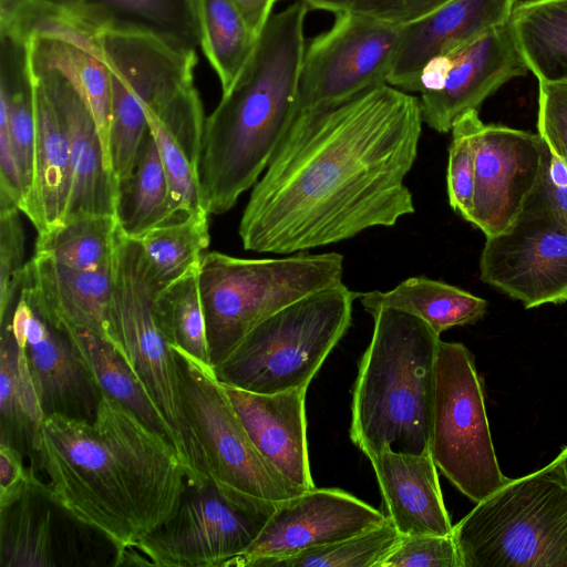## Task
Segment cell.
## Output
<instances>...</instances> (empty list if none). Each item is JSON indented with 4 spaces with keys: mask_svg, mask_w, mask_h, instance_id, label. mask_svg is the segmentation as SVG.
Segmentation results:
<instances>
[{
    "mask_svg": "<svg viewBox=\"0 0 567 567\" xmlns=\"http://www.w3.org/2000/svg\"><path fill=\"white\" fill-rule=\"evenodd\" d=\"M221 385L260 454L292 484L303 491L315 488L307 440V389L261 394Z\"/></svg>",
    "mask_w": 567,
    "mask_h": 567,
    "instance_id": "cell-22",
    "label": "cell"
},
{
    "mask_svg": "<svg viewBox=\"0 0 567 567\" xmlns=\"http://www.w3.org/2000/svg\"><path fill=\"white\" fill-rule=\"evenodd\" d=\"M101 45L111 74L110 156L118 187L132 174L150 131L145 110L194 82L198 58L197 52L135 32H103Z\"/></svg>",
    "mask_w": 567,
    "mask_h": 567,
    "instance_id": "cell-11",
    "label": "cell"
},
{
    "mask_svg": "<svg viewBox=\"0 0 567 567\" xmlns=\"http://www.w3.org/2000/svg\"><path fill=\"white\" fill-rule=\"evenodd\" d=\"M31 450L51 502L105 537L116 563L175 514L190 485L171 441L104 393L93 421L47 415Z\"/></svg>",
    "mask_w": 567,
    "mask_h": 567,
    "instance_id": "cell-2",
    "label": "cell"
},
{
    "mask_svg": "<svg viewBox=\"0 0 567 567\" xmlns=\"http://www.w3.org/2000/svg\"><path fill=\"white\" fill-rule=\"evenodd\" d=\"M66 337L97 393L122 403L171 441L167 425L117 349L90 331H73Z\"/></svg>",
    "mask_w": 567,
    "mask_h": 567,
    "instance_id": "cell-30",
    "label": "cell"
},
{
    "mask_svg": "<svg viewBox=\"0 0 567 567\" xmlns=\"http://www.w3.org/2000/svg\"><path fill=\"white\" fill-rule=\"evenodd\" d=\"M179 365L185 412L202 451L208 480L228 501L265 508L305 492L258 451L215 369L173 347Z\"/></svg>",
    "mask_w": 567,
    "mask_h": 567,
    "instance_id": "cell-9",
    "label": "cell"
},
{
    "mask_svg": "<svg viewBox=\"0 0 567 567\" xmlns=\"http://www.w3.org/2000/svg\"><path fill=\"white\" fill-rule=\"evenodd\" d=\"M33 79L52 100L69 140L72 186L63 221L89 215L115 216L116 182L106 166L97 126L85 99L56 71Z\"/></svg>",
    "mask_w": 567,
    "mask_h": 567,
    "instance_id": "cell-21",
    "label": "cell"
},
{
    "mask_svg": "<svg viewBox=\"0 0 567 567\" xmlns=\"http://www.w3.org/2000/svg\"><path fill=\"white\" fill-rule=\"evenodd\" d=\"M420 100L382 83L299 111L239 223L246 250L290 255L414 213L404 181L422 134Z\"/></svg>",
    "mask_w": 567,
    "mask_h": 567,
    "instance_id": "cell-1",
    "label": "cell"
},
{
    "mask_svg": "<svg viewBox=\"0 0 567 567\" xmlns=\"http://www.w3.org/2000/svg\"><path fill=\"white\" fill-rule=\"evenodd\" d=\"M557 457L559 458L567 475V446L560 452V454Z\"/></svg>",
    "mask_w": 567,
    "mask_h": 567,
    "instance_id": "cell-47",
    "label": "cell"
},
{
    "mask_svg": "<svg viewBox=\"0 0 567 567\" xmlns=\"http://www.w3.org/2000/svg\"><path fill=\"white\" fill-rule=\"evenodd\" d=\"M528 71L508 21L426 64L419 90L423 123L450 132L461 116Z\"/></svg>",
    "mask_w": 567,
    "mask_h": 567,
    "instance_id": "cell-15",
    "label": "cell"
},
{
    "mask_svg": "<svg viewBox=\"0 0 567 567\" xmlns=\"http://www.w3.org/2000/svg\"><path fill=\"white\" fill-rule=\"evenodd\" d=\"M199 48L227 91L245 66L258 37L231 0H193Z\"/></svg>",
    "mask_w": 567,
    "mask_h": 567,
    "instance_id": "cell-31",
    "label": "cell"
},
{
    "mask_svg": "<svg viewBox=\"0 0 567 567\" xmlns=\"http://www.w3.org/2000/svg\"><path fill=\"white\" fill-rule=\"evenodd\" d=\"M452 536L462 567H567V475L559 458L509 478Z\"/></svg>",
    "mask_w": 567,
    "mask_h": 567,
    "instance_id": "cell-6",
    "label": "cell"
},
{
    "mask_svg": "<svg viewBox=\"0 0 567 567\" xmlns=\"http://www.w3.org/2000/svg\"><path fill=\"white\" fill-rule=\"evenodd\" d=\"M401 537L386 518L382 524L349 538L277 560L272 567H379Z\"/></svg>",
    "mask_w": 567,
    "mask_h": 567,
    "instance_id": "cell-36",
    "label": "cell"
},
{
    "mask_svg": "<svg viewBox=\"0 0 567 567\" xmlns=\"http://www.w3.org/2000/svg\"><path fill=\"white\" fill-rule=\"evenodd\" d=\"M16 202L0 194V321L12 313L19 299L27 262L24 233Z\"/></svg>",
    "mask_w": 567,
    "mask_h": 567,
    "instance_id": "cell-39",
    "label": "cell"
},
{
    "mask_svg": "<svg viewBox=\"0 0 567 567\" xmlns=\"http://www.w3.org/2000/svg\"><path fill=\"white\" fill-rule=\"evenodd\" d=\"M358 297L340 284L277 311L215 368L218 380L261 394L308 389L349 329Z\"/></svg>",
    "mask_w": 567,
    "mask_h": 567,
    "instance_id": "cell-8",
    "label": "cell"
},
{
    "mask_svg": "<svg viewBox=\"0 0 567 567\" xmlns=\"http://www.w3.org/2000/svg\"><path fill=\"white\" fill-rule=\"evenodd\" d=\"M343 256L247 259L218 251L198 265L210 362L217 368L260 322L317 291L342 284Z\"/></svg>",
    "mask_w": 567,
    "mask_h": 567,
    "instance_id": "cell-7",
    "label": "cell"
},
{
    "mask_svg": "<svg viewBox=\"0 0 567 567\" xmlns=\"http://www.w3.org/2000/svg\"><path fill=\"white\" fill-rule=\"evenodd\" d=\"M115 217L122 234L133 239L169 223L168 182L151 131L132 174L117 187Z\"/></svg>",
    "mask_w": 567,
    "mask_h": 567,
    "instance_id": "cell-29",
    "label": "cell"
},
{
    "mask_svg": "<svg viewBox=\"0 0 567 567\" xmlns=\"http://www.w3.org/2000/svg\"><path fill=\"white\" fill-rule=\"evenodd\" d=\"M537 134L567 165V82L538 81Z\"/></svg>",
    "mask_w": 567,
    "mask_h": 567,
    "instance_id": "cell-41",
    "label": "cell"
},
{
    "mask_svg": "<svg viewBox=\"0 0 567 567\" xmlns=\"http://www.w3.org/2000/svg\"><path fill=\"white\" fill-rule=\"evenodd\" d=\"M518 0H453L402 28L386 83L419 92L426 64L506 24Z\"/></svg>",
    "mask_w": 567,
    "mask_h": 567,
    "instance_id": "cell-19",
    "label": "cell"
},
{
    "mask_svg": "<svg viewBox=\"0 0 567 567\" xmlns=\"http://www.w3.org/2000/svg\"><path fill=\"white\" fill-rule=\"evenodd\" d=\"M157 308L171 346L212 365L198 266L158 292Z\"/></svg>",
    "mask_w": 567,
    "mask_h": 567,
    "instance_id": "cell-35",
    "label": "cell"
},
{
    "mask_svg": "<svg viewBox=\"0 0 567 567\" xmlns=\"http://www.w3.org/2000/svg\"><path fill=\"white\" fill-rule=\"evenodd\" d=\"M451 1L453 0H353L348 10L392 25L405 27Z\"/></svg>",
    "mask_w": 567,
    "mask_h": 567,
    "instance_id": "cell-42",
    "label": "cell"
},
{
    "mask_svg": "<svg viewBox=\"0 0 567 567\" xmlns=\"http://www.w3.org/2000/svg\"><path fill=\"white\" fill-rule=\"evenodd\" d=\"M161 290L148 271L140 243L117 228L111 295L113 346L167 425L190 486L202 487L209 480L185 412L177 357L159 317Z\"/></svg>",
    "mask_w": 567,
    "mask_h": 567,
    "instance_id": "cell-5",
    "label": "cell"
},
{
    "mask_svg": "<svg viewBox=\"0 0 567 567\" xmlns=\"http://www.w3.org/2000/svg\"><path fill=\"white\" fill-rule=\"evenodd\" d=\"M34 1L99 33L150 34L188 52L199 47L193 0Z\"/></svg>",
    "mask_w": 567,
    "mask_h": 567,
    "instance_id": "cell-24",
    "label": "cell"
},
{
    "mask_svg": "<svg viewBox=\"0 0 567 567\" xmlns=\"http://www.w3.org/2000/svg\"><path fill=\"white\" fill-rule=\"evenodd\" d=\"M0 416V442L8 443L19 451L25 446L32 449L45 413L25 350L17 343L8 320L1 323Z\"/></svg>",
    "mask_w": 567,
    "mask_h": 567,
    "instance_id": "cell-28",
    "label": "cell"
},
{
    "mask_svg": "<svg viewBox=\"0 0 567 567\" xmlns=\"http://www.w3.org/2000/svg\"><path fill=\"white\" fill-rule=\"evenodd\" d=\"M481 122L478 111L473 110L461 116L451 130L446 171L449 204L467 221L475 186V134Z\"/></svg>",
    "mask_w": 567,
    "mask_h": 567,
    "instance_id": "cell-38",
    "label": "cell"
},
{
    "mask_svg": "<svg viewBox=\"0 0 567 567\" xmlns=\"http://www.w3.org/2000/svg\"><path fill=\"white\" fill-rule=\"evenodd\" d=\"M208 214L157 226L136 240L153 279L161 289L198 266L203 251L208 247Z\"/></svg>",
    "mask_w": 567,
    "mask_h": 567,
    "instance_id": "cell-34",
    "label": "cell"
},
{
    "mask_svg": "<svg viewBox=\"0 0 567 567\" xmlns=\"http://www.w3.org/2000/svg\"><path fill=\"white\" fill-rule=\"evenodd\" d=\"M537 192L567 224V165L551 154L548 147Z\"/></svg>",
    "mask_w": 567,
    "mask_h": 567,
    "instance_id": "cell-44",
    "label": "cell"
},
{
    "mask_svg": "<svg viewBox=\"0 0 567 567\" xmlns=\"http://www.w3.org/2000/svg\"><path fill=\"white\" fill-rule=\"evenodd\" d=\"M480 279L526 309L567 301V224L537 188L505 230L486 237Z\"/></svg>",
    "mask_w": 567,
    "mask_h": 567,
    "instance_id": "cell-12",
    "label": "cell"
},
{
    "mask_svg": "<svg viewBox=\"0 0 567 567\" xmlns=\"http://www.w3.org/2000/svg\"><path fill=\"white\" fill-rule=\"evenodd\" d=\"M193 488L175 514L134 547L148 565L225 567L249 549L279 503L252 509L228 501L212 482Z\"/></svg>",
    "mask_w": 567,
    "mask_h": 567,
    "instance_id": "cell-13",
    "label": "cell"
},
{
    "mask_svg": "<svg viewBox=\"0 0 567 567\" xmlns=\"http://www.w3.org/2000/svg\"><path fill=\"white\" fill-rule=\"evenodd\" d=\"M386 519L384 513L339 488H312L278 503L265 528L225 567H272L280 559L336 543Z\"/></svg>",
    "mask_w": 567,
    "mask_h": 567,
    "instance_id": "cell-16",
    "label": "cell"
},
{
    "mask_svg": "<svg viewBox=\"0 0 567 567\" xmlns=\"http://www.w3.org/2000/svg\"><path fill=\"white\" fill-rule=\"evenodd\" d=\"M6 320L25 350L45 416L58 413L93 421L99 393L66 334L51 326L21 293Z\"/></svg>",
    "mask_w": 567,
    "mask_h": 567,
    "instance_id": "cell-18",
    "label": "cell"
},
{
    "mask_svg": "<svg viewBox=\"0 0 567 567\" xmlns=\"http://www.w3.org/2000/svg\"><path fill=\"white\" fill-rule=\"evenodd\" d=\"M368 458L380 487L385 516L401 536L452 535L453 525L430 450L412 454L386 447Z\"/></svg>",
    "mask_w": 567,
    "mask_h": 567,
    "instance_id": "cell-23",
    "label": "cell"
},
{
    "mask_svg": "<svg viewBox=\"0 0 567 567\" xmlns=\"http://www.w3.org/2000/svg\"><path fill=\"white\" fill-rule=\"evenodd\" d=\"M429 450L436 467L475 503L509 481L497 462L474 357L458 342L439 344Z\"/></svg>",
    "mask_w": 567,
    "mask_h": 567,
    "instance_id": "cell-10",
    "label": "cell"
},
{
    "mask_svg": "<svg viewBox=\"0 0 567 567\" xmlns=\"http://www.w3.org/2000/svg\"><path fill=\"white\" fill-rule=\"evenodd\" d=\"M116 231L115 216L68 219L38 234L34 254L76 270L103 271L113 266Z\"/></svg>",
    "mask_w": 567,
    "mask_h": 567,
    "instance_id": "cell-32",
    "label": "cell"
},
{
    "mask_svg": "<svg viewBox=\"0 0 567 567\" xmlns=\"http://www.w3.org/2000/svg\"><path fill=\"white\" fill-rule=\"evenodd\" d=\"M34 80V79H33ZM35 86L32 183L22 213L38 234L63 223L72 186L70 146L61 117L42 85Z\"/></svg>",
    "mask_w": 567,
    "mask_h": 567,
    "instance_id": "cell-25",
    "label": "cell"
},
{
    "mask_svg": "<svg viewBox=\"0 0 567 567\" xmlns=\"http://www.w3.org/2000/svg\"><path fill=\"white\" fill-rule=\"evenodd\" d=\"M20 293L61 332L90 331L113 344L112 268L82 271L33 254Z\"/></svg>",
    "mask_w": 567,
    "mask_h": 567,
    "instance_id": "cell-20",
    "label": "cell"
},
{
    "mask_svg": "<svg viewBox=\"0 0 567 567\" xmlns=\"http://www.w3.org/2000/svg\"><path fill=\"white\" fill-rule=\"evenodd\" d=\"M35 478L33 472L24 467L21 452L0 442V511L18 502Z\"/></svg>",
    "mask_w": 567,
    "mask_h": 567,
    "instance_id": "cell-43",
    "label": "cell"
},
{
    "mask_svg": "<svg viewBox=\"0 0 567 567\" xmlns=\"http://www.w3.org/2000/svg\"><path fill=\"white\" fill-rule=\"evenodd\" d=\"M509 24L538 81L567 82V0L518 2Z\"/></svg>",
    "mask_w": 567,
    "mask_h": 567,
    "instance_id": "cell-27",
    "label": "cell"
},
{
    "mask_svg": "<svg viewBox=\"0 0 567 567\" xmlns=\"http://www.w3.org/2000/svg\"><path fill=\"white\" fill-rule=\"evenodd\" d=\"M379 567H462L452 535L402 536Z\"/></svg>",
    "mask_w": 567,
    "mask_h": 567,
    "instance_id": "cell-40",
    "label": "cell"
},
{
    "mask_svg": "<svg viewBox=\"0 0 567 567\" xmlns=\"http://www.w3.org/2000/svg\"><path fill=\"white\" fill-rule=\"evenodd\" d=\"M370 315L372 337L352 392L351 441L367 457L386 447L426 452L440 334L402 310L380 308Z\"/></svg>",
    "mask_w": 567,
    "mask_h": 567,
    "instance_id": "cell-4",
    "label": "cell"
},
{
    "mask_svg": "<svg viewBox=\"0 0 567 567\" xmlns=\"http://www.w3.org/2000/svg\"><path fill=\"white\" fill-rule=\"evenodd\" d=\"M40 487L35 478L18 502L0 511L2 567L55 565L52 515L35 505Z\"/></svg>",
    "mask_w": 567,
    "mask_h": 567,
    "instance_id": "cell-33",
    "label": "cell"
},
{
    "mask_svg": "<svg viewBox=\"0 0 567 567\" xmlns=\"http://www.w3.org/2000/svg\"><path fill=\"white\" fill-rule=\"evenodd\" d=\"M363 308L370 313L380 308H394L425 321L437 334L452 327L473 324L487 311V301L456 286L411 277L389 291L360 293Z\"/></svg>",
    "mask_w": 567,
    "mask_h": 567,
    "instance_id": "cell-26",
    "label": "cell"
},
{
    "mask_svg": "<svg viewBox=\"0 0 567 567\" xmlns=\"http://www.w3.org/2000/svg\"><path fill=\"white\" fill-rule=\"evenodd\" d=\"M309 8L272 13L233 85L206 117L199 162L203 206L230 210L264 174L299 112Z\"/></svg>",
    "mask_w": 567,
    "mask_h": 567,
    "instance_id": "cell-3",
    "label": "cell"
},
{
    "mask_svg": "<svg viewBox=\"0 0 567 567\" xmlns=\"http://www.w3.org/2000/svg\"><path fill=\"white\" fill-rule=\"evenodd\" d=\"M309 9L323 10L334 14L344 12L349 9L353 0H300Z\"/></svg>",
    "mask_w": 567,
    "mask_h": 567,
    "instance_id": "cell-46",
    "label": "cell"
},
{
    "mask_svg": "<svg viewBox=\"0 0 567 567\" xmlns=\"http://www.w3.org/2000/svg\"><path fill=\"white\" fill-rule=\"evenodd\" d=\"M145 114L168 182L171 198L168 224L182 221L192 215L208 214L202 200L199 163L152 111L146 109Z\"/></svg>",
    "mask_w": 567,
    "mask_h": 567,
    "instance_id": "cell-37",
    "label": "cell"
},
{
    "mask_svg": "<svg viewBox=\"0 0 567 567\" xmlns=\"http://www.w3.org/2000/svg\"><path fill=\"white\" fill-rule=\"evenodd\" d=\"M237 7L250 30L259 37L272 16L277 0H231Z\"/></svg>",
    "mask_w": 567,
    "mask_h": 567,
    "instance_id": "cell-45",
    "label": "cell"
},
{
    "mask_svg": "<svg viewBox=\"0 0 567 567\" xmlns=\"http://www.w3.org/2000/svg\"><path fill=\"white\" fill-rule=\"evenodd\" d=\"M547 146L538 134L480 123L475 186L468 221L486 237L505 230L540 182Z\"/></svg>",
    "mask_w": 567,
    "mask_h": 567,
    "instance_id": "cell-17",
    "label": "cell"
},
{
    "mask_svg": "<svg viewBox=\"0 0 567 567\" xmlns=\"http://www.w3.org/2000/svg\"><path fill=\"white\" fill-rule=\"evenodd\" d=\"M403 27L344 11L330 29L306 44L299 80V111L347 100L386 83Z\"/></svg>",
    "mask_w": 567,
    "mask_h": 567,
    "instance_id": "cell-14",
    "label": "cell"
}]
</instances>
